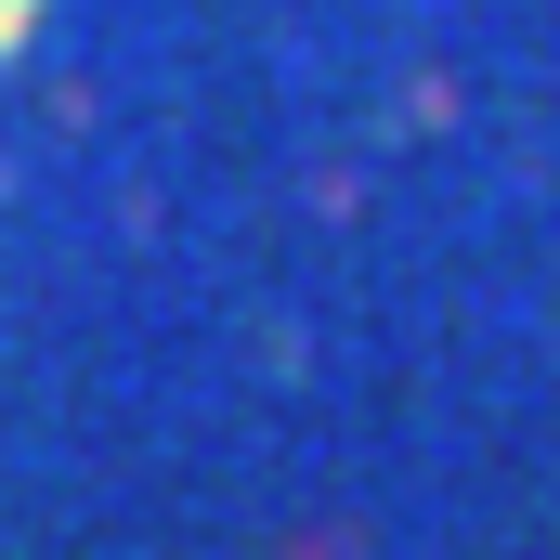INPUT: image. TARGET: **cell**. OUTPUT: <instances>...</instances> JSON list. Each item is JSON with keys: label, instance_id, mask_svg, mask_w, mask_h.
Here are the masks:
<instances>
[{"label": "cell", "instance_id": "cell-1", "mask_svg": "<svg viewBox=\"0 0 560 560\" xmlns=\"http://www.w3.org/2000/svg\"><path fill=\"white\" fill-rule=\"evenodd\" d=\"M13 13H26V0H0V39H13Z\"/></svg>", "mask_w": 560, "mask_h": 560}]
</instances>
